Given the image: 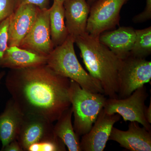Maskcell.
<instances>
[{
  "mask_svg": "<svg viewBox=\"0 0 151 151\" xmlns=\"http://www.w3.org/2000/svg\"><path fill=\"white\" fill-rule=\"evenodd\" d=\"M5 85L24 115L40 116L53 123L71 106L70 79L46 64L11 69Z\"/></svg>",
  "mask_w": 151,
  "mask_h": 151,
  "instance_id": "6da1fadb",
  "label": "cell"
},
{
  "mask_svg": "<svg viewBox=\"0 0 151 151\" xmlns=\"http://www.w3.org/2000/svg\"><path fill=\"white\" fill-rule=\"evenodd\" d=\"M85 67L91 76L100 82L104 94L118 98V75L122 59L87 32L75 39Z\"/></svg>",
  "mask_w": 151,
  "mask_h": 151,
  "instance_id": "7a4b0ae2",
  "label": "cell"
},
{
  "mask_svg": "<svg viewBox=\"0 0 151 151\" xmlns=\"http://www.w3.org/2000/svg\"><path fill=\"white\" fill-rule=\"evenodd\" d=\"M74 43V39L68 35L63 43L47 55L46 65L57 74L77 82L84 90L104 94L100 82L87 73L78 61Z\"/></svg>",
  "mask_w": 151,
  "mask_h": 151,
  "instance_id": "3957f363",
  "label": "cell"
},
{
  "mask_svg": "<svg viewBox=\"0 0 151 151\" xmlns=\"http://www.w3.org/2000/svg\"><path fill=\"white\" fill-rule=\"evenodd\" d=\"M70 101L74 116L73 129L78 137L90 131L100 111L104 108L105 95L84 90L70 79Z\"/></svg>",
  "mask_w": 151,
  "mask_h": 151,
  "instance_id": "277c9868",
  "label": "cell"
},
{
  "mask_svg": "<svg viewBox=\"0 0 151 151\" xmlns=\"http://www.w3.org/2000/svg\"><path fill=\"white\" fill-rule=\"evenodd\" d=\"M151 78L150 61L131 55L122 59L118 75V98L129 97Z\"/></svg>",
  "mask_w": 151,
  "mask_h": 151,
  "instance_id": "5b68a950",
  "label": "cell"
},
{
  "mask_svg": "<svg viewBox=\"0 0 151 151\" xmlns=\"http://www.w3.org/2000/svg\"><path fill=\"white\" fill-rule=\"evenodd\" d=\"M149 94L145 85L135 90L131 95L124 99H107L104 111L109 114L117 113L123 117L125 122H136L148 131H151V124L145 117V104Z\"/></svg>",
  "mask_w": 151,
  "mask_h": 151,
  "instance_id": "8992f818",
  "label": "cell"
},
{
  "mask_svg": "<svg viewBox=\"0 0 151 151\" xmlns=\"http://www.w3.org/2000/svg\"><path fill=\"white\" fill-rule=\"evenodd\" d=\"M129 0H97L90 6L86 32L99 38L105 31L119 26L120 13L123 6Z\"/></svg>",
  "mask_w": 151,
  "mask_h": 151,
  "instance_id": "52a82bcc",
  "label": "cell"
},
{
  "mask_svg": "<svg viewBox=\"0 0 151 151\" xmlns=\"http://www.w3.org/2000/svg\"><path fill=\"white\" fill-rule=\"evenodd\" d=\"M19 47L46 56L52 51L54 47L50 37L49 8L39 9L32 27Z\"/></svg>",
  "mask_w": 151,
  "mask_h": 151,
  "instance_id": "ba28073f",
  "label": "cell"
},
{
  "mask_svg": "<svg viewBox=\"0 0 151 151\" xmlns=\"http://www.w3.org/2000/svg\"><path fill=\"white\" fill-rule=\"evenodd\" d=\"M53 126L52 123L40 116L24 115L17 141L23 151H27L33 144L56 137Z\"/></svg>",
  "mask_w": 151,
  "mask_h": 151,
  "instance_id": "9c48e42d",
  "label": "cell"
},
{
  "mask_svg": "<svg viewBox=\"0 0 151 151\" xmlns=\"http://www.w3.org/2000/svg\"><path fill=\"white\" fill-rule=\"evenodd\" d=\"M121 117L117 113L108 114L103 108L90 131L82 136L81 151L104 150L113 126L120 121Z\"/></svg>",
  "mask_w": 151,
  "mask_h": 151,
  "instance_id": "30bf717a",
  "label": "cell"
},
{
  "mask_svg": "<svg viewBox=\"0 0 151 151\" xmlns=\"http://www.w3.org/2000/svg\"><path fill=\"white\" fill-rule=\"evenodd\" d=\"M39 9L30 4L17 7L9 17L8 47H19L34 24Z\"/></svg>",
  "mask_w": 151,
  "mask_h": 151,
  "instance_id": "8fae6325",
  "label": "cell"
},
{
  "mask_svg": "<svg viewBox=\"0 0 151 151\" xmlns=\"http://www.w3.org/2000/svg\"><path fill=\"white\" fill-rule=\"evenodd\" d=\"M109 140L129 151H151V131L141 127L137 122H130L126 131L113 127Z\"/></svg>",
  "mask_w": 151,
  "mask_h": 151,
  "instance_id": "7c38bea8",
  "label": "cell"
},
{
  "mask_svg": "<svg viewBox=\"0 0 151 151\" xmlns=\"http://www.w3.org/2000/svg\"><path fill=\"white\" fill-rule=\"evenodd\" d=\"M63 5L68 35L75 40L86 32L90 6L86 0H66Z\"/></svg>",
  "mask_w": 151,
  "mask_h": 151,
  "instance_id": "4fadbf2b",
  "label": "cell"
},
{
  "mask_svg": "<svg viewBox=\"0 0 151 151\" xmlns=\"http://www.w3.org/2000/svg\"><path fill=\"white\" fill-rule=\"evenodd\" d=\"M135 39V30L129 27H122L114 30L104 32L98 38L100 42L122 60L130 55Z\"/></svg>",
  "mask_w": 151,
  "mask_h": 151,
  "instance_id": "5bb4252c",
  "label": "cell"
},
{
  "mask_svg": "<svg viewBox=\"0 0 151 151\" xmlns=\"http://www.w3.org/2000/svg\"><path fill=\"white\" fill-rule=\"evenodd\" d=\"M24 114L11 98L6 103L4 110L0 115V141L1 150L9 143L17 139Z\"/></svg>",
  "mask_w": 151,
  "mask_h": 151,
  "instance_id": "9a60e30c",
  "label": "cell"
},
{
  "mask_svg": "<svg viewBox=\"0 0 151 151\" xmlns=\"http://www.w3.org/2000/svg\"><path fill=\"white\" fill-rule=\"evenodd\" d=\"M47 56L21 48L8 47L2 61L1 67L19 69L46 64Z\"/></svg>",
  "mask_w": 151,
  "mask_h": 151,
  "instance_id": "2e32d148",
  "label": "cell"
},
{
  "mask_svg": "<svg viewBox=\"0 0 151 151\" xmlns=\"http://www.w3.org/2000/svg\"><path fill=\"white\" fill-rule=\"evenodd\" d=\"M72 107L63 113L53 126L55 134L67 147L69 151H81L79 137L74 131L72 124Z\"/></svg>",
  "mask_w": 151,
  "mask_h": 151,
  "instance_id": "e0dca14e",
  "label": "cell"
},
{
  "mask_svg": "<svg viewBox=\"0 0 151 151\" xmlns=\"http://www.w3.org/2000/svg\"><path fill=\"white\" fill-rule=\"evenodd\" d=\"M49 22L50 37L55 48L63 43L68 36L63 3L53 1L49 8Z\"/></svg>",
  "mask_w": 151,
  "mask_h": 151,
  "instance_id": "ac0fdd59",
  "label": "cell"
},
{
  "mask_svg": "<svg viewBox=\"0 0 151 151\" xmlns=\"http://www.w3.org/2000/svg\"><path fill=\"white\" fill-rule=\"evenodd\" d=\"M136 39L130 55L138 58H145L151 53V27L135 30Z\"/></svg>",
  "mask_w": 151,
  "mask_h": 151,
  "instance_id": "d6986e66",
  "label": "cell"
},
{
  "mask_svg": "<svg viewBox=\"0 0 151 151\" xmlns=\"http://www.w3.org/2000/svg\"><path fill=\"white\" fill-rule=\"evenodd\" d=\"M65 144L57 137L51 139L33 144L29 147L27 151H65Z\"/></svg>",
  "mask_w": 151,
  "mask_h": 151,
  "instance_id": "ffe728a7",
  "label": "cell"
},
{
  "mask_svg": "<svg viewBox=\"0 0 151 151\" xmlns=\"http://www.w3.org/2000/svg\"><path fill=\"white\" fill-rule=\"evenodd\" d=\"M9 17L0 22V68L5 52L8 47Z\"/></svg>",
  "mask_w": 151,
  "mask_h": 151,
  "instance_id": "44dd1931",
  "label": "cell"
},
{
  "mask_svg": "<svg viewBox=\"0 0 151 151\" xmlns=\"http://www.w3.org/2000/svg\"><path fill=\"white\" fill-rule=\"evenodd\" d=\"M16 5V0H0V22L13 13Z\"/></svg>",
  "mask_w": 151,
  "mask_h": 151,
  "instance_id": "7402d4cb",
  "label": "cell"
},
{
  "mask_svg": "<svg viewBox=\"0 0 151 151\" xmlns=\"http://www.w3.org/2000/svg\"><path fill=\"white\" fill-rule=\"evenodd\" d=\"M151 19V0H146L145 7L141 13L133 17L134 22L139 23L147 22Z\"/></svg>",
  "mask_w": 151,
  "mask_h": 151,
  "instance_id": "603a6c76",
  "label": "cell"
},
{
  "mask_svg": "<svg viewBox=\"0 0 151 151\" xmlns=\"http://www.w3.org/2000/svg\"><path fill=\"white\" fill-rule=\"evenodd\" d=\"M49 3L50 0H16V9L20 5L30 4L36 6L40 9H48Z\"/></svg>",
  "mask_w": 151,
  "mask_h": 151,
  "instance_id": "cb8c5ba5",
  "label": "cell"
},
{
  "mask_svg": "<svg viewBox=\"0 0 151 151\" xmlns=\"http://www.w3.org/2000/svg\"><path fill=\"white\" fill-rule=\"evenodd\" d=\"M2 151H23L21 146L17 139L9 143L2 150Z\"/></svg>",
  "mask_w": 151,
  "mask_h": 151,
  "instance_id": "d4e9b609",
  "label": "cell"
},
{
  "mask_svg": "<svg viewBox=\"0 0 151 151\" xmlns=\"http://www.w3.org/2000/svg\"><path fill=\"white\" fill-rule=\"evenodd\" d=\"M145 117L146 120L150 124H151V100L150 98V105L148 107L146 106L145 108Z\"/></svg>",
  "mask_w": 151,
  "mask_h": 151,
  "instance_id": "484cf974",
  "label": "cell"
},
{
  "mask_svg": "<svg viewBox=\"0 0 151 151\" xmlns=\"http://www.w3.org/2000/svg\"><path fill=\"white\" fill-rule=\"evenodd\" d=\"M5 75V72L4 71H2V72H0V82H1L2 78Z\"/></svg>",
  "mask_w": 151,
  "mask_h": 151,
  "instance_id": "4316f807",
  "label": "cell"
},
{
  "mask_svg": "<svg viewBox=\"0 0 151 151\" xmlns=\"http://www.w3.org/2000/svg\"><path fill=\"white\" fill-rule=\"evenodd\" d=\"M96 1H97V0H86V1H87V3L89 4V5L91 6V5Z\"/></svg>",
  "mask_w": 151,
  "mask_h": 151,
  "instance_id": "83f0119b",
  "label": "cell"
},
{
  "mask_svg": "<svg viewBox=\"0 0 151 151\" xmlns=\"http://www.w3.org/2000/svg\"><path fill=\"white\" fill-rule=\"evenodd\" d=\"M65 1H66V0H53V1H56L60 2L62 3H63Z\"/></svg>",
  "mask_w": 151,
  "mask_h": 151,
  "instance_id": "f1b7e54d",
  "label": "cell"
}]
</instances>
